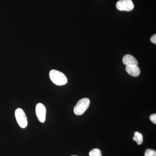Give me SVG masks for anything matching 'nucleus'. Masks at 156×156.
Returning a JSON list of instances; mask_svg holds the SVG:
<instances>
[{
	"mask_svg": "<svg viewBox=\"0 0 156 156\" xmlns=\"http://www.w3.org/2000/svg\"><path fill=\"white\" fill-rule=\"evenodd\" d=\"M49 76L51 81L57 86H62L67 83L68 80L66 76L58 70H51Z\"/></svg>",
	"mask_w": 156,
	"mask_h": 156,
	"instance_id": "f257e3e1",
	"label": "nucleus"
},
{
	"mask_svg": "<svg viewBox=\"0 0 156 156\" xmlns=\"http://www.w3.org/2000/svg\"><path fill=\"white\" fill-rule=\"evenodd\" d=\"M90 105V100L88 98H83L78 101L74 108V112L77 115H80L86 111Z\"/></svg>",
	"mask_w": 156,
	"mask_h": 156,
	"instance_id": "f03ea898",
	"label": "nucleus"
},
{
	"mask_svg": "<svg viewBox=\"0 0 156 156\" xmlns=\"http://www.w3.org/2000/svg\"><path fill=\"white\" fill-rule=\"evenodd\" d=\"M15 115L17 122L21 128H25L27 126V117L22 109L18 108L15 112Z\"/></svg>",
	"mask_w": 156,
	"mask_h": 156,
	"instance_id": "7ed1b4c3",
	"label": "nucleus"
},
{
	"mask_svg": "<svg viewBox=\"0 0 156 156\" xmlns=\"http://www.w3.org/2000/svg\"><path fill=\"white\" fill-rule=\"evenodd\" d=\"M117 9L121 11H130L134 8V5L131 0H120L116 4Z\"/></svg>",
	"mask_w": 156,
	"mask_h": 156,
	"instance_id": "20e7f679",
	"label": "nucleus"
},
{
	"mask_svg": "<svg viewBox=\"0 0 156 156\" xmlns=\"http://www.w3.org/2000/svg\"><path fill=\"white\" fill-rule=\"evenodd\" d=\"M36 113L39 121L41 123L44 122L46 119V108L44 104L39 103L37 105Z\"/></svg>",
	"mask_w": 156,
	"mask_h": 156,
	"instance_id": "39448f33",
	"label": "nucleus"
},
{
	"mask_svg": "<svg viewBox=\"0 0 156 156\" xmlns=\"http://www.w3.org/2000/svg\"><path fill=\"white\" fill-rule=\"evenodd\" d=\"M123 63L126 65V66H137L138 62L132 55L130 54H127L123 57L122 59Z\"/></svg>",
	"mask_w": 156,
	"mask_h": 156,
	"instance_id": "423d86ee",
	"label": "nucleus"
},
{
	"mask_svg": "<svg viewBox=\"0 0 156 156\" xmlns=\"http://www.w3.org/2000/svg\"><path fill=\"white\" fill-rule=\"evenodd\" d=\"M126 69L127 72L132 76H138L140 74V69L137 66H126Z\"/></svg>",
	"mask_w": 156,
	"mask_h": 156,
	"instance_id": "0eeeda50",
	"label": "nucleus"
},
{
	"mask_svg": "<svg viewBox=\"0 0 156 156\" xmlns=\"http://www.w3.org/2000/svg\"><path fill=\"white\" fill-rule=\"evenodd\" d=\"M133 139L134 141H136V144L138 145L142 144L143 142V136L142 134L137 131L134 133V136L133 137Z\"/></svg>",
	"mask_w": 156,
	"mask_h": 156,
	"instance_id": "6e6552de",
	"label": "nucleus"
},
{
	"mask_svg": "<svg viewBox=\"0 0 156 156\" xmlns=\"http://www.w3.org/2000/svg\"><path fill=\"white\" fill-rule=\"evenodd\" d=\"M89 156H102L101 151L99 149L95 148L89 152Z\"/></svg>",
	"mask_w": 156,
	"mask_h": 156,
	"instance_id": "1a4fd4ad",
	"label": "nucleus"
},
{
	"mask_svg": "<svg viewBox=\"0 0 156 156\" xmlns=\"http://www.w3.org/2000/svg\"><path fill=\"white\" fill-rule=\"evenodd\" d=\"M145 156H156V152L155 151L151 149L146 150L145 151Z\"/></svg>",
	"mask_w": 156,
	"mask_h": 156,
	"instance_id": "9d476101",
	"label": "nucleus"
},
{
	"mask_svg": "<svg viewBox=\"0 0 156 156\" xmlns=\"http://www.w3.org/2000/svg\"><path fill=\"white\" fill-rule=\"evenodd\" d=\"M150 119L154 124H156V114H154L150 115Z\"/></svg>",
	"mask_w": 156,
	"mask_h": 156,
	"instance_id": "9b49d317",
	"label": "nucleus"
},
{
	"mask_svg": "<svg viewBox=\"0 0 156 156\" xmlns=\"http://www.w3.org/2000/svg\"><path fill=\"white\" fill-rule=\"evenodd\" d=\"M151 41L152 43H153V44H156V34L153 35L151 37Z\"/></svg>",
	"mask_w": 156,
	"mask_h": 156,
	"instance_id": "f8f14e48",
	"label": "nucleus"
},
{
	"mask_svg": "<svg viewBox=\"0 0 156 156\" xmlns=\"http://www.w3.org/2000/svg\"><path fill=\"white\" fill-rule=\"evenodd\" d=\"M76 156V155H73V156Z\"/></svg>",
	"mask_w": 156,
	"mask_h": 156,
	"instance_id": "ddd939ff",
	"label": "nucleus"
}]
</instances>
